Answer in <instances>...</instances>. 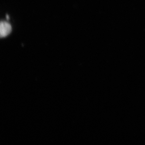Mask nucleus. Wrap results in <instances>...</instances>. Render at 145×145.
Returning <instances> with one entry per match:
<instances>
[{"mask_svg": "<svg viewBox=\"0 0 145 145\" xmlns=\"http://www.w3.org/2000/svg\"><path fill=\"white\" fill-rule=\"evenodd\" d=\"M6 18H7V19H8V18H9V17H8V15H7Z\"/></svg>", "mask_w": 145, "mask_h": 145, "instance_id": "2", "label": "nucleus"}, {"mask_svg": "<svg viewBox=\"0 0 145 145\" xmlns=\"http://www.w3.org/2000/svg\"><path fill=\"white\" fill-rule=\"evenodd\" d=\"M11 25L10 24L5 21L1 22L0 25V36L1 38L8 36L11 31Z\"/></svg>", "mask_w": 145, "mask_h": 145, "instance_id": "1", "label": "nucleus"}]
</instances>
